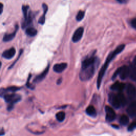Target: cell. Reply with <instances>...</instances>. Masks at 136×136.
<instances>
[{
  "mask_svg": "<svg viewBox=\"0 0 136 136\" xmlns=\"http://www.w3.org/2000/svg\"><path fill=\"white\" fill-rule=\"evenodd\" d=\"M43 8V11H44V14L46 15L47 11H48V6L46 4H43L42 5Z\"/></svg>",
  "mask_w": 136,
  "mask_h": 136,
  "instance_id": "obj_27",
  "label": "cell"
},
{
  "mask_svg": "<svg viewBox=\"0 0 136 136\" xmlns=\"http://www.w3.org/2000/svg\"><path fill=\"white\" fill-rule=\"evenodd\" d=\"M128 114L132 118L136 117V102H132L126 110Z\"/></svg>",
  "mask_w": 136,
  "mask_h": 136,
  "instance_id": "obj_10",
  "label": "cell"
},
{
  "mask_svg": "<svg viewBox=\"0 0 136 136\" xmlns=\"http://www.w3.org/2000/svg\"><path fill=\"white\" fill-rule=\"evenodd\" d=\"M84 31V30L83 27H80V28H78L74 33L73 36H72V41L74 43L79 42L83 37Z\"/></svg>",
  "mask_w": 136,
  "mask_h": 136,
  "instance_id": "obj_8",
  "label": "cell"
},
{
  "mask_svg": "<svg viewBox=\"0 0 136 136\" xmlns=\"http://www.w3.org/2000/svg\"><path fill=\"white\" fill-rule=\"evenodd\" d=\"M26 33L27 35L31 36V37H33V36H35L37 35V31L36 29L32 28V27H30V28H28L26 29Z\"/></svg>",
  "mask_w": 136,
  "mask_h": 136,
  "instance_id": "obj_19",
  "label": "cell"
},
{
  "mask_svg": "<svg viewBox=\"0 0 136 136\" xmlns=\"http://www.w3.org/2000/svg\"><path fill=\"white\" fill-rule=\"evenodd\" d=\"M125 88V85L124 83H120L117 81L111 86V89L114 91H119V92H122Z\"/></svg>",
  "mask_w": 136,
  "mask_h": 136,
  "instance_id": "obj_13",
  "label": "cell"
},
{
  "mask_svg": "<svg viewBox=\"0 0 136 136\" xmlns=\"http://www.w3.org/2000/svg\"><path fill=\"white\" fill-rule=\"evenodd\" d=\"M18 26L17 25L16 26L15 30V31L13 33H11L10 34H6L4 36V37H3V41L5 42H7L11 41V40H12L14 38L15 36L16 33L18 31Z\"/></svg>",
  "mask_w": 136,
  "mask_h": 136,
  "instance_id": "obj_15",
  "label": "cell"
},
{
  "mask_svg": "<svg viewBox=\"0 0 136 136\" xmlns=\"http://www.w3.org/2000/svg\"><path fill=\"white\" fill-rule=\"evenodd\" d=\"M120 123L123 125H127L129 122V117L125 115H122L120 118Z\"/></svg>",
  "mask_w": 136,
  "mask_h": 136,
  "instance_id": "obj_20",
  "label": "cell"
},
{
  "mask_svg": "<svg viewBox=\"0 0 136 136\" xmlns=\"http://www.w3.org/2000/svg\"><path fill=\"white\" fill-rule=\"evenodd\" d=\"M126 93L130 99H134L136 98V88L133 85L128 84L126 86Z\"/></svg>",
  "mask_w": 136,
  "mask_h": 136,
  "instance_id": "obj_5",
  "label": "cell"
},
{
  "mask_svg": "<svg viewBox=\"0 0 136 136\" xmlns=\"http://www.w3.org/2000/svg\"><path fill=\"white\" fill-rule=\"evenodd\" d=\"M106 120L108 122H112L114 121L116 117V114L113 108L108 106L105 107Z\"/></svg>",
  "mask_w": 136,
  "mask_h": 136,
  "instance_id": "obj_4",
  "label": "cell"
},
{
  "mask_svg": "<svg viewBox=\"0 0 136 136\" xmlns=\"http://www.w3.org/2000/svg\"><path fill=\"white\" fill-rule=\"evenodd\" d=\"M97 63L96 58L94 57H91L86 59L82 63V66H81V69L86 68L90 66H92L95 63Z\"/></svg>",
  "mask_w": 136,
  "mask_h": 136,
  "instance_id": "obj_9",
  "label": "cell"
},
{
  "mask_svg": "<svg viewBox=\"0 0 136 136\" xmlns=\"http://www.w3.org/2000/svg\"><path fill=\"white\" fill-rule=\"evenodd\" d=\"M116 1H119V2H122V0H116Z\"/></svg>",
  "mask_w": 136,
  "mask_h": 136,
  "instance_id": "obj_32",
  "label": "cell"
},
{
  "mask_svg": "<svg viewBox=\"0 0 136 136\" xmlns=\"http://www.w3.org/2000/svg\"><path fill=\"white\" fill-rule=\"evenodd\" d=\"M131 25L134 28L136 29V19H134L131 21Z\"/></svg>",
  "mask_w": 136,
  "mask_h": 136,
  "instance_id": "obj_28",
  "label": "cell"
},
{
  "mask_svg": "<svg viewBox=\"0 0 136 136\" xmlns=\"http://www.w3.org/2000/svg\"><path fill=\"white\" fill-rule=\"evenodd\" d=\"M3 4L0 3V14H1L3 11Z\"/></svg>",
  "mask_w": 136,
  "mask_h": 136,
  "instance_id": "obj_29",
  "label": "cell"
},
{
  "mask_svg": "<svg viewBox=\"0 0 136 136\" xmlns=\"http://www.w3.org/2000/svg\"><path fill=\"white\" fill-rule=\"evenodd\" d=\"M134 63H135V64H136V57L134 59Z\"/></svg>",
  "mask_w": 136,
  "mask_h": 136,
  "instance_id": "obj_30",
  "label": "cell"
},
{
  "mask_svg": "<svg viewBox=\"0 0 136 136\" xmlns=\"http://www.w3.org/2000/svg\"><path fill=\"white\" fill-rule=\"evenodd\" d=\"M108 101L110 104L115 108H119L121 107V105L119 103V99L117 98V95L111 93L108 96Z\"/></svg>",
  "mask_w": 136,
  "mask_h": 136,
  "instance_id": "obj_6",
  "label": "cell"
},
{
  "mask_svg": "<svg viewBox=\"0 0 136 136\" xmlns=\"http://www.w3.org/2000/svg\"><path fill=\"white\" fill-rule=\"evenodd\" d=\"M116 95H117V98H118L119 99V103L121 105V106H124L126 103V98L124 95L121 92H119Z\"/></svg>",
  "mask_w": 136,
  "mask_h": 136,
  "instance_id": "obj_18",
  "label": "cell"
},
{
  "mask_svg": "<svg viewBox=\"0 0 136 136\" xmlns=\"http://www.w3.org/2000/svg\"><path fill=\"white\" fill-rule=\"evenodd\" d=\"M1 66H2V63H1V62H0V69H1Z\"/></svg>",
  "mask_w": 136,
  "mask_h": 136,
  "instance_id": "obj_31",
  "label": "cell"
},
{
  "mask_svg": "<svg viewBox=\"0 0 136 136\" xmlns=\"http://www.w3.org/2000/svg\"><path fill=\"white\" fill-rule=\"evenodd\" d=\"M29 9V6L27 5H23L22 7V10L23 13V15L25 17V19H27L28 18V10Z\"/></svg>",
  "mask_w": 136,
  "mask_h": 136,
  "instance_id": "obj_23",
  "label": "cell"
},
{
  "mask_svg": "<svg viewBox=\"0 0 136 136\" xmlns=\"http://www.w3.org/2000/svg\"><path fill=\"white\" fill-rule=\"evenodd\" d=\"M49 68H50V66H48V67L45 69V70L41 75H39V76H37L35 78V79L34 80V82L35 83H38L41 82V81L47 76L49 71Z\"/></svg>",
  "mask_w": 136,
  "mask_h": 136,
  "instance_id": "obj_12",
  "label": "cell"
},
{
  "mask_svg": "<svg viewBox=\"0 0 136 136\" xmlns=\"http://www.w3.org/2000/svg\"><path fill=\"white\" fill-rule=\"evenodd\" d=\"M85 16V12L83 11H79L76 16V20L78 21H80L83 19Z\"/></svg>",
  "mask_w": 136,
  "mask_h": 136,
  "instance_id": "obj_22",
  "label": "cell"
},
{
  "mask_svg": "<svg viewBox=\"0 0 136 136\" xmlns=\"http://www.w3.org/2000/svg\"><path fill=\"white\" fill-rule=\"evenodd\" d=\"M67 67V64L66 63H62L60 64H57L53 67V70L57 73H61Z\"/></svg>",
  "mask_w": 136,
  "mask_h": 136,
  "instance_id": "obj_14",
  "label": "cell"
},
{
  "mask_svg": "<svg viewBox=\"0 0 136 136\" xmlns=\"http://www.w3.org/2000/svg\"><path fill=\"white\" fill-rule=\"evenodd\" d=\"M20 88L18 87H15V86H12V87H10L7 88H6V90L7 92L9 93H14L17 90H19Z\"/></svg>",
  "mask_w": 136,
  "mask_h": 136,
  "instance_id": "obj_24",
  "label": "cell"
},
{
  "mask_svg": "<svg viewBox=\"0 0 136 136\" xmlns=\"http://www.w3.org/2000/svg\"><path fill=\"white\" fill-rule=\"evenodd\" d=\"M119 76L122 80H125L129 76V68L124 66L119 68Z\"/></svg>",
  "mask_w": 136,
  "mask_h": 136,
  "instance_id": "obj_7",
  "label": "cell"
},
{
  "mask_svg": "<svg viewBox=\"0 0 136 136\" xmlns=\"http://www.w3.org/2000/svg\"><path fill=\"white\" fill-rule=\"evenodd\" d=\"M15 49L14 47H12L4 51L2 54V57L6 59H11L15 55Z\"/></svg>",
  "mask_w": 136,
  "mask_h": 136,
  "instance_id": "obj_11",
  "label": "cell"
},
{
  "mask_svg": "<svg viewBox=\"0 0 136 136\" xmlns=\"http://www.w3.org/2000/svg\"><path fill=\"white\" fill-rule=\"evenodd\" d=\"M96 63L86 68L81 69L79 77L82 81H87L92 78L95 74Z\"/></svg>",
  "mask_w": 136,
  "mask_h": 136,
  "instance_id": "obj_3",
  "label": "cell"
},
{
  "mask_svg": "<svg viewBox=\"0 0 136 136\" xmlns=\"http://www.w3.org/2000/svg\"><path fill=\"white\" fill-rule=\"evenodd\" d=\"M136 129V120L132 122L128 126V130L129 131H132L134 129Z\"/></svg>",
  "mask_w": 136,
  "mask_h": 136,
  "instance_id": "obj_25",
  "label": "cell"
},
{
  "mask_svg": "<svg viewBox=\"0 0 136 136\" xmlns=\"http://www.w3.org/2000/svg\"><path fill=\"white\" fill-rule=\"evenodd\" d=\"M45 22V15L43 14L38 20V23L41 25H44Z\"/></svg>",
  "mask_w": 136,
  "mask_h": 136,
  "instance_id": "obj_26",
  "label": "cell"
},
{
  "mask_svg": "<svg viewBox=\"0 0 136 136\" xmlns=\"http://www.w3.org/2000/svg\"><path fill=\"white\" fill-rule=\"evenodd\" d=\"M129 77L133 81H136V66L131 65L129 67Z\"/></svg>",
  "mask_w": 136,
  "mask_h": 136,
  "instance_id": "obj_16",
  "label": "cell"
},
{
  "mask_svg": "<svg viewBox=\"0 0 136 136\" xmlns=\"http://www.w3.org/2000/svg\"><path fill=\"white\" fill-rule=\"evenodd\" d=\"M56 118L59 122H62L66 118V114L64 112H59L56 114Z\"/></svg>",
  "mask_w": 136,
  "mask_h": 136,
  "instance_id": "obj_21",
  "label": "cell"
},
{
  "mask_svg": "<svg viewBox=\"0 0 136 136\" xmlns=\"http://www.w3.org/2000/svg\"><path fill=\"white\" fill-rule=\"evenodd\" d=\"M5 101L9 104L7 106V110L11 111L13 109L14 105L21 101V97L20 95L14 93L11 94H7L3 97Z\"/></svg>",
  "mask_w": 136,
  "mask_h": 136,
  "instance_id": "obj_2",
  "label": "cell"
},
{
  "mask_svg": "<svg viewBox=\"0 0 136 136\" xmlns=\"http://www.w3.org/2000/svg\"><path fill=\"white\" fill-rule=\"evenodd\" d=\"M86 113L92 117H95L96 116L97 113L96 111L95 110V107L93 106H89L87 108H86Z\"/></svg>",
  "mask_w": 136,
  "mask_h": 136,
  "instance_id": "obj_17",
  "label": "cell"
},
{
  "mask_svg": "<svg viewBox=\"0 0 136 136\" xmlns=\"http://www.w3.org/2000/svg\"><path fill=\"white\" fill-rule=\"evenodd\" d=\"M124 47H125V45L124 44L120 45L113 52H111L109 55H108L106 59V61L105 63V64L103 66L100 71H99V74H98V78H97V85L98 88H99V87H100L101 85V83H102L103 78L104 76L106 70L108 65H109L110 62L117 55V54L120 53L124 50Z\"/></svg>",
  "mask_w": 136,
  "mask_h": 136,
  "instance_id": "obj_1",
  "label": "cell"
}]
</instances>
